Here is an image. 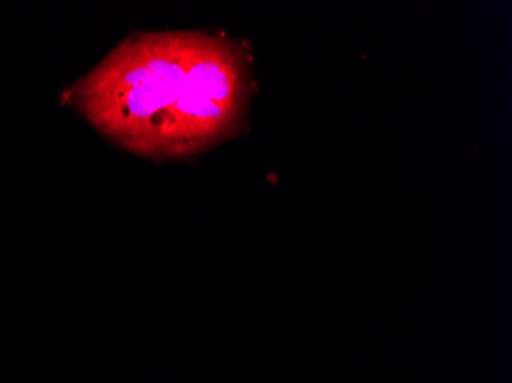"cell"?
<instances>
[{"instance_id":"cell-1","label":"cell","mask_w":512,"mask_h":383,"mask_svg":"<svg viewBox=\"0 0 512 383\" xmlns=\"http://www.w3.org/2000/svg\"><path fill=\"white\" fill-rule=\"evenodd\" d=\"M92 125L138 154L183 157L234 134L247 99L240 46L203 33L143 34L74 88Z\"/></svg>"}]
</instances>
